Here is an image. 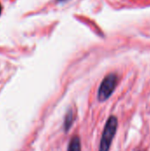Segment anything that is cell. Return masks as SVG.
Returning <instances> with one entry per match:
<instances>
[{"instance_id":"1","label":"cell","mask_w":150,"mask_h":151,"mask_svg":"<svg viewBox=\"0 0 150 151\" xmlns=\"http://www.w3.org/2000/svg\"><path fill=\"white\" fill-rule=\"evenodd\" d=\"M118 119L115 116H111L103 128L102 138L100 141L99 151H109L111 149L114 136L116 135L118 130Z\"/></svg>"},{"instance_id":"2","label":"cell","mask_w":150,"mask_h":151,"mask_svg":"<svg viewBox=\"0 0 150 151\" xmlns=\"http://www.w3.org/2000/svg\"><path fill=\"white\" fill-rule=\"evenodd\" d=\"M118 77L115 73H111L107 75L103 79V81H102L99 87L98 93H97L98 100L100 102H104L108 98H110V96L114 92L118 85Z\"/></svg>"},{"instance_id":"3","label":"cell","mask_w":150,"mask_h":151,"mask_svg":"<svg viewBox=\"0 0 150 151\" xmlns=\"http://www.w3.org/2000/svg\"><path fill=\"white\" fill-rule=\"evenodd\" d=\"M76 119V112L73 109H69L65 116L64 120V130L65 132H68L71 127L72 126V123L74 122Z\"/></svg>"},{"instance_id":"5","label":"cell","mask_w":150,"mask_h":151,"mask_svg":"<svg viewBox=\"0 0 150 151\" xmlns=\"http://www.w3.org/2000/svg\"><path fill=\"white\" fill-rule=\"evenodd\" d=\"M1 12H2V5L0 4V14H1Z\"/></svg>"},{"instance_id":"4","label":"cell","mask_w":150,"mask_h":151,"mask_svg":"<svg viewBox=\"0 0 150 151\" xmlns=\"http://www.w3.org/2000/svg\"><path fill=\"white\" fill-rule=\"evenodd\" d=\"M67 151H81V142L79 136H73L68 145Z\"/></svg>"}]
</instances>
